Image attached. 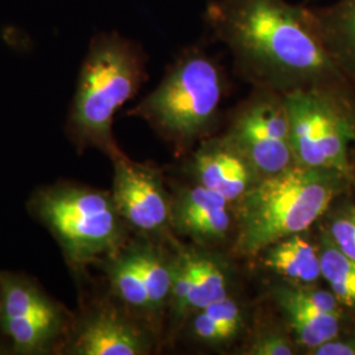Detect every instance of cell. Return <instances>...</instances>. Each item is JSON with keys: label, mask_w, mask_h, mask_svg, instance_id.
I'll list each match as a JSON object with an SVG mask.
<instances>
[{"label": "cell", "mask_w": 355, "mask_h": 355, "mask_svg": "<svg viewBox=\"0 0 355 355\" xmlns=\"http://www.w3.org/2000/svg\"><path fill=\"white\" fill-rule=\"evenodd\" d=\"M224 139L249 161L259 178L277 175L293 165L284 94L255 87L233 116Z\"/></svg>", "instance_id": "obj_8"}, {"label": "cell", "mask_w": 355, "mask_h": 355, "mask_svg": "<svg viewBox=\"0 0 355 355\" xmlns=\"http://www.w3.org/2000/svg\"><path fill=\"white\" fill-rule=\"evenodd\" d=\"M245 354L292 355L295 347L291 341L280 331H262L249 345Z\"/></svg>", "instance_id": "obj_22"}, {"label": "cell", "mask_w": 355, "mask_h": 355, "mask_svg": "<svg viewBox=\"0 0 355 355\" xmlns=\"http://www.w3.org/2000/svg\"><path fill=\"white\" fill-rule=\"evenodd\" d=\"M343 175L293 165L261 178L239 200L236 252L255 257L311 228L329 208Z\"/></svg>", "instance_id": "obj_3"}, {"label": "cell", "mask_w": 355, "mask_h": 355, "mask_svg": "<svg viewBox=\"0 0 355 355\" xmlns=\"http://www.w3.org/2000/svg\"><path fill=\"white\" fill-rule=\"evenodd\" d=\"M140 45L117 32L99 33L89 44L67 117L66 132L79 152L94 148L110 158L120 152L112 125L116 112L146 79Z\"/></svg>", "instance_id": "obj_2"}, {"label": "cell", "mask_w": 355, "mask_h": 355, "mask_svg": "<svg viewBox=\"0 0 355 355\" xmlns=\"http://www.w3.org/2000/svg\"><path fill=\"white\" fill-rule=\"evenodd\" d=\"M229 204L200 184L183 189L171 199V228L200 243L223 241L232 225Z\"/></svg>", "instance_id": "obj_13"}, {"label": "cell", "mask_w": 355, "mask_h": 355, "mask_svg": "<svg viewBox=\"0 0 355 355\" xmlns=\"http://www.w3.org/2000/svg\"><path fill=\"white\" fill-rule=\"evenodd\" d=\"M73 316L31 277L0 272V330L11 352L45 355L58 350Z\"/></svg>", "instance_id": "obj_7"}, {"label": "cell", "mask_w": 355, "mask_h": 355, "mask_svg": "<svg viewBox=\"0 0 355 355\" xmlns=\"http://www.w3.org/2000/svg\"><path fill=\"white\" fill-rule=\"evenodd\" d=\"M193 171L198 184L220 193L229 203L239 202L261 179L249 161L225 139L204 145L195 157Z\"/></svg>", "instance_id": "obj_14"}, {"label": "cell", "mask_w": 355, "mask_h": 355, "mask_svg": "<svg viewBox=\"0 0 355 355\" xmlns=\"http://www.w3.org/2000/svg\"><path fill=\"white\" fill-rule=\"evenodd\" d=\"M320 36L333 60L355 76V0L312 8Z\"/></svg>", "instance_id": "obj_15"}, {"label": "cell", "mask_w": 355, "mask_h": 355, "mask_svg": "<svg viewBox=\"0 0 355 355\" xmlns=\"http://www.w3.org/2000/svg\"><path fill=\"white\" fill-rule=\"evenodd\" d=\"M329 236L345 255L355 261V207L346 205L334 215Z\"/></svg>", "instance_id": "obj_20"}, {"label": "cell", "mask_w": 355, "mask_h": 355, "mask_svg": "<svg viewBox=\"0 0 355 355\" xmlns=\"http://www.w3.org/2000/svg\"><path fill=\"white\" fill-rule=\"evenodd\" d=\"M28 209L49 230L73 270L99 265L125 246L127 224L111 192L61 180L33 191Z\"/></svg>", "instance_id": "obj_4"}, {"label": "cell", "mask_w": 355, "mask_h": 355, "mask_svg": "<svg viewBox=\"0 0 355 355\" xmlns=\"http://www.w3.org/2000/svg\"><path fill=\"white\" fill-rule=\"evenodd\" d=\"M204 20L255 87L282 94L341 87L343 69L320 36L312 8L287 0H209Z\"/></svg>", "instance_id": "obj_1"}, {"label": "cell", "mask_w": 355, "mask_h": 355, "mask_svg": "<svg viewBox=\"0 0 355 355\" xmlns=\"http://www.w3.org/2000/svg\"><path fill=\"white\" fill-rule=\"evenodd\" d=\"M223 96L224 76L218 64L203 49L190 48L130 114L183 148L214 127Z\"/></svg>", "instance_id": "obj_5"}, {"label": "cell", "mask_w": 355, "mask_h": 355, "mask_svg": "<svg viewBox=\"0 0 355 355\" xmlns=\"http://www.w3.org/2000/svg\"><path fill=\"white\" fill-rule=\"evenodd\" d=\"M228 275L215 259L186 252L174 259L170 303L177 316L198 312L228 296Z\"/></svg>", "instance_id": "obj_12"}, {"label": "cell", "mask_w": 355, "mask_h": 355, "mask_svg": "<svg viewBox=\"0 0 355 355\" xmlns=\"http://www.w3.org/2000/svg\"><path fill=\"white\" fill-rule=\"evenodd\" d=\"M112 199L129 228L146 237L164 234L171 227V199L159 171L129 159L124 153L111 157Z\"/></svg>", "instance_id": "obj_9"}, {"label": "cell", "mask_w": 355, "mask_h": 355, "mask_svg": "<svg viewBox=\"0 0 355 355\" xmlns=\"http://www.w3.org/2000/svg\"><path fill=\"white\" fill-rule=\"evenodd\" d=\"M99 265L107 274L114 297L128 312L140 320H152L148 291L127 245Z\"/></svg>", "instance_id": "obj_18"}, {"label": "cell", "mask_w": 355, "mask_h": 355, "mask_svg": "<svg viewBox=\"0 0 355 355\" xmlns=\"http://www.w3.org/2000/svg\"><path fill=\"white\" fill-rule=\"evenodd\" d=\"M58 350L69 355L149 354L152 337L128 311L92 305L71 320Z\"/></svg>", "instance_id": "obj_10"}, {"label": "cell", "mask_w": 355, "mask_h": 355, "mask_svg": "<svg viewBox=\"0 0 355 355\" xmlns=\"http://www.w3.org/2000/svg\"><path fill=\"white\" fill-rule=\"evenodd\" d=\"M274 299L287 318L296 341L309 350L337 338L341 311L333 292L277 286Z\"/></svg>", "instance_id": "obj_11"}, {"label": "cell", "mask_w": 355, "mask_h": 355, "mask_svg": "<svg viewBox=\"0 0 355 355\" xmlns=\"http://www.w3.org/2000/svg\"><path fill=\"white\" fill-rule=\"evenodd\" d=\"M240 331L241 330L221 324L214 318H209L208 315L204 313L203 311L195 312V318L192 320V333L202 343H211V345L228 343L230 340H233Z\"/></svg>", "instance_id": "obj_21"}, {"label": "cell", "mask_w": 355, "mask_h": 355, "mask_svg": "<svg viewBox=\"0 0 355 355\" xmlns=\"http://www.w3.org/2000/svg\"><path fill=\"white\" fill-rule=\"evenodd\" d=\"M284 102L293 164L347 177V148L355 136V112L343 89H295L284 94Z\"/></svg>", "instance_id": "obj_6"}, {"label": "cell", "mask_w": 355, "mask_h": 355, "mask_svg": "<svg viewBox=\"0 0 355 355\" xmlns=\"http://www.w3.org/2000/svg\"><path fill=\"white\" fill-rule=\"evenodd\" d=\"M135 263L145 283L152 320L158 318L170 303L174 277V259L155 243L149 241L133 242L128 245Z\"/></svg>", "instance_id": "obj_16"}, {"label": "cell", "mask_w": 355, "mask_h": 355, "mask_svg": "<svg viewBox=\"0 0 355 355\" xmlns=\"http://www.w3.org/2000/svg\"><path fill=\"white\" fill-rule=\"evenodd\" d=\"M265 265L293 283L311 284L321 277L316 248L300 234H293L267 248Z\"/></svg>", "instance_id": "obj_17"}, {"label": "cell", "mask_w": 355, "mask_h": 355, "mask_svg": "<svg viewBox=\"0 0 355 355\" xmlns=\"http://www.w3.org/2000/svg\"><path fill=\"white\" fill-rule=\"evenodd\" d=\"M315 355H354L355 341H343V340H331L329 343H322L311 352Z\"/></svg>", "instance_id": "obj_23"}, {"label": "cell", "mask_w": 355, "mask_h": 355, "mask_svg": "<svg viewBox=\"0 0 355 355\" xmlns=\"http://www.w3.org/2000/svg\"><path fill=\"white\" fill-rule=\"evenodd\" d=\"M321 277L329 283L331 292L343 305L355 308V261L331 241L329 234L321 242Z\"/></svg>", "instance_id": "obj_19"}]
</instances>
